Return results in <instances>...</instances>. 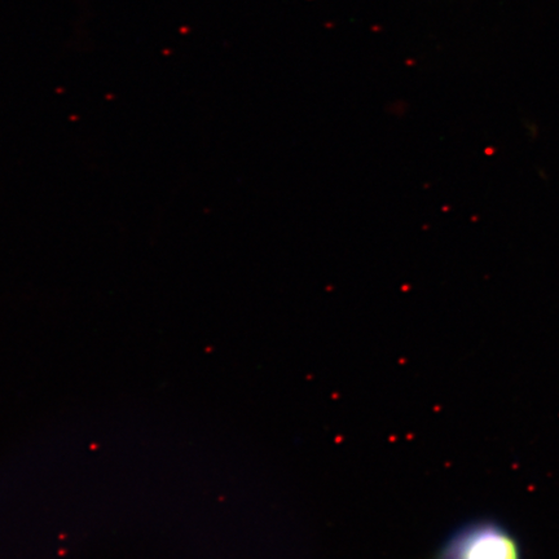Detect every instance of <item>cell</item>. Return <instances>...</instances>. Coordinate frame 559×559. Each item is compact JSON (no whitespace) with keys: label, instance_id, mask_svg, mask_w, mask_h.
<instances>
[{"label":"cell","instance_id":"cell-1","mask_svg":"<svg viewBox=\"0 0 559 559\" xmlns=\"http://www.w3.org/2000/svg\"><path fill=\"white\" fill-rule=\"evenodd\" d=\"M435 559H523L519 540L493 519H478L447 537Z\"/></svg>","mask_w":559,"mask_h":559}]
</instances>
